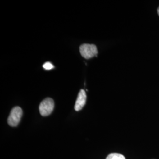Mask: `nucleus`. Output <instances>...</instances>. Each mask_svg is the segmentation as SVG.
<instances>
[{
  "instance_id": "f257e3e1",
  "label": "nucleus",
  "mask_w": 159,
  "mask_h": 159,
  "mask_svg": "<svg viewBox=\"0 0 159 159\" xmlns=\"http://www.w3.org/2000/svg\"><path fill=\"white\" fill-rule=\"evenodd\" d=\"M80 52L82 57L86 59H89L96 56L98 54L97 48L94 44H84L80 47Z\"/></svg>"
},
{
  "instance_id": "f03ea898",
  "label": "nucleus",
  "mask_w": 159,
  "mask_h": 159,
  "mask_svg": "<svg viewBox=\"0 0 159 159\" xmlns=\"http://www.w3.org/2000/svg\"><path fill=\"white\" fill-rule=\"evenodd\" d=\"M23 116V110L20 107H15L12 109L8 119V123L11 127H16L20 122Z\"/></svg>"
},
{
  "instance_id": "7ed1b4c3",
  "label": "nucleus",
  "mask_w": 159,
  "mask_h": 159,
  "mask_svg": "<svg viewBox=\"0 0 159 159\" xmlns=\"http://www.w3.org/2000/svg\"><path fill=\"white\" fill-rule=\"evenodd\" d=\"M54 108V102L51 98H47L40 103L39 111L43 116H49Z\"/></svg>"
},
{
  "instance_id": "20e7f679",
  "label": "nucleus",
  "mask_w": 159,
  "mask_h": 159,
  "mask_svg": "<svg viewBox=\"0 0 159 159\" xmlns=\"http://www.w3.org/2000/svg\"><path fill=\"white\" fill-rule=\"evenodd\" d=\"M86 99H87V96H86L85 90L81 89L80 91L77 100L75 102V104L74 109L75 111H78L83 108L86 102Z\"/></svg>"
},
{
  "instance_id": "39448f33",
  "label": "nucleus",
  "mask_w": 159,
  "mask_h": 159,
  "mask_svg": "<svg viewBox=\"0 0 159 159\" xmlns=\"http://www.w3.org/2000/svg\"><path fill=\"white\" fill-rule=\"evenodd\" d=\"M106 159H125V158L123 155L121 154L111 153L108 155Z\"/></svg>"
},
{
  "instance_id": "423d86ee",
  "label": "nucleus",
  "mask_w": 159,
  "mask_h": 159,
  "mask_svg": "<svg viewBox=\"0 0 159 159\" xmlns=\"http://www.w3.org/2000/svg\"><path fill=\"white\" fill-rule=\"evenodd\" d=\"M43 67L46 70H50L54 67V66L50 62H46V63H44V65L43 66Z\"/></svg>"
},
{
  "instance_id": "0eeeda50",
  "label": "nucleus",
  "mask_w": 159,
  "mask_h": 159,
  "mask_svg": "<svg viewBox=\"0 0 159 159\" xmlns=\"http://www.w3.org/2000/svg\"><path fill=\"white\" fill-rule=\"evenodd\" d=\"M157 13H158V14H159V8H158V9H157Z\"/></svg>"
}]
</instances>
